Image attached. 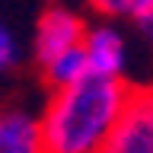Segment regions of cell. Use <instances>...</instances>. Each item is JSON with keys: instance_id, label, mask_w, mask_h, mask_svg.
<instances>
[{"instance_id": "cell-8", "label": "cell", "mask_w": 153, "mask_h": 153, "mask_svg": "<svg viewBox=\"0 0 153 153\" xmlns=\"http://www.w3.org/2000/svg\"><path fill=\"white\" fill-rule=\"evenodd\" d=\"M26 61H29V45H22L16 26L7 16H0V83L10 80Z\"/></svg>"}, {"instance_id": "cell-1", "label": "cell", "mask_w": 153, "mask_h": 153, "mask_svg": "<svg viewBox=\"0 0 153 153\" xmlns=\"http://www.w3.org/2000/svg\"><path fill=\"white\" fill-rule=\"evenodd\" d=\"M134 83L89 74L74 86L48 93L42 105L48 153H105L124 115Z\"/></svg>"}, {"instance_id": "cell-9", "label": "cell", "mask_w": 153, "mask_h": 153, "mask_svg": "<svg viewBox=\"0 0 153 153\" xmlns=\"http://www.w3.org/2000/svg\"><path fill=\"white\" fill-rule=\"evenodd\" d=\"M134 32H137L143 51H147V57H150V64H153V7H150V13H147V16L134 26Z\"/></svg>"}, {"instance_id": "cell-2", "label": "cell", "mask_w": 153, "mask_h": 153, "mask_svg": "<svg viewBox=\"0 0 153 153\" xmlns=\"http://www.w3.org/2000/svg\"><path fill=\"white\" fill-rule=\"evenodd\" d=\"M89 26H93V13L86 7H76L70 0H48L38 10L32 32H29V64H32V70L42 74L61 54L83 48Z\"/></svg>"}, {"instance_id": "cell-4", "label": "cell", "mask_w": 153, "mask_h": 153, "mask_svg": "<svg viewBox=\"0 0 153 153\" xmlns=\"http://www.w3.org/2000/svg\"><path fill=\"white\" fill-rule=\"evenodd\" d=\"M115 153H153V83H134L124 115L112 134Z\"/></svg>"}, {"instance_id": "cell-7", "label": "cell", "mask_w": 153, "mask_h": 153, "mask_svg": "<svg viewBox=\"0 0 153 153\" xmlns=\"http://www.w3.org/2000/svg\"><path fill=\"white\" fill-rule=\"evenodd\" d=\"M83 7L96 19H112V22H124V26H137L150 13L153 0H83Z\"/></svg>"}, {"instance_id": "cell-3", "label": "cell", "mask_w": 153, "mask_h": 153, "mask_svg": "<svg viewBox=\"0 0 153 153\" xmlns=\"http://www.w3.org/2000/svg\"><path fill=\"white\" fill-rule=\"evenodd\" d=\"M86 57H89V70L99 76H115V80H128L131 70V35L124 22L112 19H96L86 32Z\"/></svg>"}, {"instance_id": "cell-10", "label": "cell", "mask_w": 153, "mask_h": 153, "mask_svg": "<svg viewBox=\"0 0 153 153\" xmlns=\"http://www.w3.org/2000/svg\"><path fill=\"white\" fill-rule=\"evenodd\" d=\"M105 153H115V150H105Z\"/></svg>"}, {"instance_id": "cell-5", "label": "cell", "mask_w": 153, "mask_h": 153, "mask_svg": "<svg viewBox=\"0 0 153 153\" xmlns=\"http://www.w3.org/2000/svg\"><path fill=\"white\" fill-rule=\"evenodd\" d=\"M0 153H48L42 108L22 102H0Z\"/></svg>"}, {"instance_id": "cell-6", "label": "cell", "mask_w": 153, "mask_h": 153, "mask_svg": "<svg viewBox=\"0 0 153 153\" xmlns=\"http://www.w3.org/2000/svg\"><path fill=\"white\" fill-rule=\"evenodd\" d=\"M93 70H89V57H86V48H74V51H67V54H61L57 61H51V64L38 74V80L45 83L48 93H54V89H64V86H74L76 80H83V76H89Z\"/></svg>"}]
</instances>
